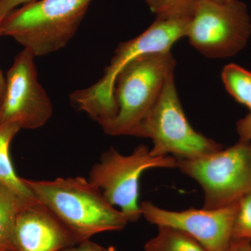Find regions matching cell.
I'll use <instances>...</instances> for the list:
<instances>
[{
	"instance_id": "277c9868",
	"label": "cell",
	"mask_w": 251,
	"mask_h": 251,
	"mask_svg": "<svg viewBox=\"0 0 251 251\" xmlns=\"http://www.w3.org/2000/svg\"><path fill=\"white\" fill-rule=\"evenodd\" d=\"M176 61L171 52L145 54L126 64L114 85L116 114L102 126L110 135H134L156 103L168 79L174 75Z\"/></svg>"
},
{
	"instance_id": "30bf717a",
	"label": "cell",
	"mask_w": 251,
	"mask_h": 251,
	"mask_svg": "<svg viewBox=\"0 0 251 251\" xmlns=\"http://www.w3.org/2000/svg\"><path fill=\"white\" fill-rule=\"evenodd\" d=\"M140 208L142 216L150 224L179 229L194 238L206 251H227L232 241L238 202L219 209L175 211L145 201L140 203Z\"/></svg>"
},
{
	"instance_id": "7c38bea8",
	"label": "cell",
	"mask_w": 251,
	"mask_h": 251,
	"mask_svg": "<svg viewBox=\"0 0 251 251\" xmlns=\"http://www.w3.org/2000/svg\"><path fill=\"white\" fill-rule=\"evenodd\" d=\"M21 128L14 124L0 125V184L23 199L35 198L29 188L15 173L9 156L11 140Z\"/></svg>"
},
{
	"instance_id": "9c48e42d",
	"label": "cell",
	"mask_w": 251,
	"mask_h": 251,
	"mask_svg": "<svg viewBox=\"0 0 251 251\" xmlns=\"http://www.w3.org/2000/svg\"><path fill=\"white\" fill-rule=\"evenodd\" d=\"M34 57L24 49L8 71L0 105V125L14 124L21 129H36L52 117V104L38 80Z\"/></svg>"
},
{
	"instance_id": "e0dca14e",
	"label": "cell",
	"mask_w": 251,
	"mask_h": 251,
	"mask_svg": "<svg viewBox=\"0 0 251 251\" xmlns=\"http://www.w3.org/2000/svg\"><path fill=\"white\" fill-rule=\"evenodd\" d=\"M237 130L241 140L251 142V112L237 122Z\"/></svg>"
},
{
	"instance_id": "8fae6325",
	"label": "cell",
	"mask_w": 251,
	"mask_h": 251,
	"mask_svg": "<svg viewBox=\"0 0 251 251\" xmlns=\"http://www.w3.org/2000/svg\"><path fill=\"white\" fill-rule=\"evenodd\" d=\"M14 241L16 251H59L80 244L72 231L36 198L21 202Z\"/></svg>"
},
{
	"instance_id": "2e32d148",
	"label": "cell",
	"mask_w": 251,
	"mask_h": 251,
	"mask_svg": "<svg viewBox=\"0 0 251 251\" xmlns=\"http://www.w3.org/2000/svg\"><path fill=\"white\" fill-rule=\"evenodd\" d=\"M232 239L251 241V192L238 201V210L232 226Z\"/></svg>"
},
{
	"instance_id": "ac0fdd59",
	"label": "cell",
	"mask_w": 251,
	"mask_h": 251,
	"mask_svg": "<svg viewBox=\"0 0 251 251\" xmlns=\"http://www.w3.org/2000/svg\"><path fill=\"white\" fill-rule=\"evenodd\" d=\"M74 247L66 248L59 251H115L113 247L105 249L96 243L91 242L90 239L80 242L77 247Z\"/></svg>"
},
{
	"instance_id": "d6986e66",
	"label": "cell",
	"mask_w": 251,
	"mask_h": 251,
	"mask_svg": "<svg viewBox=\"0 0 251 251\" xmlns=\"http://www.w3.org/2000/svg\"><path fill=\"white\" fill-rule=\"evenodd\" d=\"M36 0H0V22L6 15L21 4H25Z\"/></svg>"
},
{
	"instance_id": "4fadbf2b",
	"label": "cell",
	"mask_w": 251,
	"mask_h": 251,
	"mask_svg": "<svg viewBox=\"0 0 251 251\" xmlns=\"http://www.w3.org/2000/svg\"><path fill=\"white\" fill-rule=\"evenodd\" d=\"M33 199V198H32ZM23 200L0 184V251H16L14 232L16 217Z\"/></svg>"
},
{
	"instance_id": "3957f363",
	"label": "cell",
	"mask_w": 251,
	"mask_h": 251,
	"mask_svg": "<svg viewBox=\"0 0 251 251\" xmlns=\"http://www.w3.org/2000/svg\"><path fill=\"white\" fill-rule=\"evenodd\" d=\"M92 0H36L0 22V37L11 36L35 57L63 49L74 37Z\"/></svg>"
},
{
	"instance_id": "8992f818",
	"label": "cell",
	"mask_w": 251,
	"mask_h": 251,
	"mask_svg": "<svg viewBox=\"0 0 251 251\" xmlns=\"http://www.w3.org/2000/svg\"><path fill=\"white\" fill-rule=\"evenodd\" d=\"M176 167L177 159L175 157L153 156L144 145L137 147L127 156L110 147L92 166L89 181L100 190L110 205L120 207L128 223H133L142 216L138 204L142 174L151 168Z\"/></svg>"
},
{
	"instance_id": "ffe728a7",
	"label": "cell",
	"mask_w": 251,
	"mask_h": 251,
	"mask_svg": "<svg viewBox=\"0 0 251 251\" xmlns=\"http://www.w3.org/2000/svg\"><path fill=\"white\" fill-rule=\"evenodd\" d=\"M193 1V0H163V7L158 14L187 7Z\"/></svg>"
},
{
	"instance_id": "52a82bcc",
	"label": "cell",
	"mask_w": 251,
	"mask_h": 251,
	"mask_svg": "<svg viewBox=\"0 0 251 251\" xmlns=\"http://www.w3.org/2000/svg\"><path fill=\"white\" fill-rule=\"evenodd\" d=\"M251 34L250 17L244 3L193 0L186 37L205 57H232L245 48Z\"/></svg>"
},
{
	"instance_id": "7402d4cb",
	"label": "cell",
	"mask_w": 251,
	"mask_h": 251,
	"mask_svg": "<svg viewBox=\"0 0 251 251\" xmlns=\"http://www.w3.org/2000/svg\"><path fill=\"white\" fill-rule=\"evenodd\" d=\"M152 12L158 14L163 7V0H145Z\"/></svg>"
},
{
	"instance_id": "d4e9b609",
	"label": "cell",
	"mask_w": 251,
	"mask_h": 251,
	"mask_svg": "<svg viewBox=\"0 0 251 251\" xmlns=\"http://www.w3.org/2000/svg\"><path fill=\"white\" fill-rule=\"evenodd\" d=\"M13 251L11 250H4V251Z\"/></svg>"
},
{
	"instance_id": "44dd1931",
	"label": "cell",
	"mask_w": 251,
	"mask_h": 251,
	"mask_svg": "<svg viewBox=\"0 0 251 251\" xmlns=\"http://www.w3.org/2000/svg\"><path fill=\"white\" fill-rule=\"evenodd\" d=\"M227 251H251V241L249 239H232Z\"/></svg>"
},
{
	"instance_id": "ba28073f",
	"label": "cell",
	"mask_w": 251,
	"mask_h": 251,
	"mask_svg": "<svg viewBox=\"0 0 251 251\" xmlns=\"http://www.w3.org/2000/svg\"><path fill=\"white\" fill-rule=\"evenodd\" d=\"M176 168L201 185L204 209L230 205L251 192V142L239 140L202 158L177 160Z\"/></svg>"
},
{
	"instance_id": "603a6c76",
	"label": "cell",
	"mask_w": 251,
	"mask_h": 251,
	"mask_svg": "<svg viewBox=\"0 0 251 251\" xmlns=\"http://www.w3.org/2000/svg\"><path fill=\"white\" fill-rule=\"evenodd\" d=\"M5 88H6V79L3 76L2 73L0 71V105L4 99Z\"/></svg>"
},
{
	"instance_id": "cb8c5ba5",
	"label": "cell",
	"mask_w": 251,
	"mask_h": 251,
	"mask_svg": "<svg viewBox=\"0 0 251 251\" xmlns=\"http://www.w3.org/2000/svg\"><path fill=\"white\" fill-rule=\"evenodd\" d=\"M213 1H218V2H229L233 0H213Z\"/></svg>"
},
{
	"instance_id": "5bb4252c",
	"label": "cell",
	"mask_w": 251,
	"mask_h": 251,
	"mask_svg": "<svg viewBox=\"0 0 251 251\" xmlns=\"http://www.w3.org/2000/svg\"><path fill=\"white\" fill-rule=\"evenodd\" d=\"M156 237L145 244L146 251H206L189 234L170 226H158Z\"/></svg>"
},
{
	"instance_id": "5b68a950",
	"label": "cell",
	"mask_w": 251,
	"mask_h": 251,
	"mask_svg": "<svg viewBox=\"0 0 251 251\" xmlns=\"http://www.w3.org/2000/svg\"><path fill=\"white\" fill-rule=\"evenodd\" d=\"M133 136L152 140L150 153L153 156H172L177 160L198 159L224 148L190 125L178 97L174 75L167 81L156 103Z\"/></svg>"
},
{
	"instance_id": "6da1fadb",
	"label": "cell",
	"mask_w": 251,
	"mask_h": 251,
	"mask_svg": "<svg viewBox=\"0 0 251 251\" xmlns=\"http://www.w3.org/2000/svg\"><path fill=\"white\" fill-rule=\"evenodd\" d=\"M191 5L156 14V21L143 33L120 44L103 77L88 88L71 94L73 104L101 126L112 120L116 114L113 90L118 73L126 64L140 56L170 52L176 41L186 37Z\"/></svg>"
},
{
	"instance_id": "7a4b0ae2",
	"label": "cell",
	"mask_w": 251,
	"mask_h": 251,
	"mask_svg": "<svg viewBox=\"0 0 251 251\" xmlns=\"http://www.w3.org/2000/svg\"><path fill=\"white\" fill-rule=\"evenodd\" d=\"M34 197L65 225L79 242L107 231L123 229L128 221L95 185L80 176L53 180L23 179Z\"/></svg>"
},
{
	"instance_id": "9a60e30c",
	"label": "cell",
	"mask_w": 251,
	"mask_h": 251,
	"mask_svg": "<svg viewBox=\"0 0 251 251\" xmlns=\"http://www.w3.org/2000/svg\"><path fill=\"white\" fill-rule=\"evenodd\" d=\"M221 77L227 92L251 112V72L237 64H229L224 68Z\"/></svg>"
}]
</instances>
